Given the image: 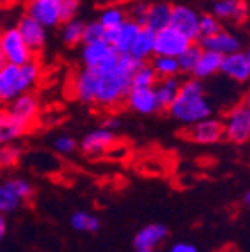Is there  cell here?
Segmentation results:
<instances>
[{"instance_id":"f6af8a7d","label":"cell","mask_w":250,"mask_h":252,"mask_svg":"<svg viewBox=\"0 0 250 252\" xmlns=\"http://www.w3.org/2000/svg\"><path fill=\"white\" fill-rule=\"evenodd\" d=\"M4 58H2V53H0V67H2V65H4Z\"/></svg>"},{"instance_id":"52a82bcc","label":"cell","mask_w":250,"mask_h":252,"mask_svg":"<svg viewBox=\"0 0 250 252\" xmlns=\"http://www.w3.org/2000/svg\"><path fill=\"white\" fill-rule=\"evenodd\" d=\"M25 16L44 28H56L62 25V14L56 0H25Z\"/></svg>"},{"instance_id":"e0dca14e","label":"cell","mask_w":250,"mask_h":252,"mask_svg":"<svg viewBox=\"0 0 250 252\" xmlns=\"http://www.w3.org/2000/svg\"><path fill=\"white\" fill-rule=\"evenodd\" d=\"M114 142H116L114 131L96 128L84 135V138L81 140V149L86 156H98V154L107 153L114 146Z\"/></svg>"},{"instance_id":"484cf974","label":"cell","mask_w":250,"mask_h":252,"mask_svg":"<svg viewBox=\"0 0 250 252\" xmlns=\"http://www.w3.org/2000/svg\"><path fill=\"white\" fill-rule=\"evenodd\" d=\"M70 226L75 231L81 233H96L100 229V219L94 214L86 212V210H77L72 214Z\"/></svg>"},{"instance_id":"8992f818","label":"cell","mask_w":250,"mask_h":252,"mask_svg":"<svg viewBox=\"0 0 250 252\" xmlns=\"http://www.w3.org/2000/svg\"><path fill=\"white\" fill-rule=\"evenodd\" d=\"M5 110L23 126L25 130L30 131L31 126L35 125L37 118H39V114H40V103H39V98L30 91V93L16 96L12 102H9Z\"/></svg>"},{"instance_id":"5b68a950","label":"cell","mask_w":250,"mask_h":252,"mask_svg":"<svg viewBox=\"0 0 250 252\" xmlns=\"http://www.w3.org/2000/svg\"><path fill=\"white\" fill-rule=\"evenodd\" d=\"M224 137L233 144H245L250 138V107L249 102H240L227 112L222 121Z\"/></svg>"},{"instance_id":"30bf717a","label":"cell","mask_w":250,"mask_h":252,"mask_svg":"<svg viewBox=\"0 0 250 252\" xmlns=\"http://www.w3.org/2000/svg\"><path fill=\"white\" fill-rule=\"evenodd\" d=\"M189 40L173 28H164L157 32L154 39V56H166V58H179L189 47Z\"/></svg>"},{"instance_id":"836d02e7","label":"cell","mask_w":250,"mask_h":252,"mask_svg":"<svg viewBox=\"0 0 250 252\" xmlns=\"http://www.w3.org/2000/svg\"><path fill=\"white\" fill-rule=\"evenodd\" d=\"M105 40V28L100 25V21H90V23H84V30H82V39L81 44L86 46V44H94V42H102Z\"/></svg>"},{"instance_id":"44dd1931","label":"cell","mask_w":250,"mask_h":252,"mask_svg":"<svg viewBox=\"0 0 250 252\" xmlns=\"http://www.w3.org/2000/svg\"><path fill=\"white\" fill-rule=\"evenodd\" d=\"M170 18H172V4L170 2H156V4L149 5L144 27L157 33V32L170 27Z\"/></svg>"},{"instance_id":"3957f363","label":"cell","mask_w":250,"mask_h":252,"mask_svg":"<svg viewBox=\"0 0 250 252\" xmlns=\"http://www.w3.org/2000/svg\"><path fill=\"white\" fill-rule=\"evenodd\" d=\"M39 77L40 65L35 60L21 67L4 63L0 67V103H9L20 94L30 93L39 83Z\"/></svg>"},{"instance_id":"9a60e30c","label":"cell","mask_w":250,"mask_h":252,"mask_svg":"<svg viewBox=\"0 0 250 252\" xmlns=\"http://www.w3.org/2000/svg\"><path fill=\"white\" fill-rule=\"evenodd\" d=\"M168 238V228L161 222H151L140 228L133 238L137 251H157L161 244Z\"/></svg>"},{"instance_id":"9c48e42d","label":"cell","mask_w":250,"mask_h":252,"mask_svg":"<svg viewBox=\"0 0 250 252\" xmlns=\"http://www.w3.org/2000/svg\"><path fill=\"white\" fill-rule=\"evenodd\" d=\"M186 137L194 144H201V146H212L217 144L224 138V126L220 119L207 118L203 121H198L194 125L188 126L186 130Z\"/></svg>"},{"instance_id":"b9f144b4","label":"cell","mask_w":250,"mask_h":252,"mask_svg":"<svg viewBox=\"0 0 250 252\" xmlns=\"http://www.w3.org/2000/svg\"><path fill=\"white\" fill-rule=\"evenodd\" d=\"M5 233H7V219L5 216H0V242L4 240Z\"/></svg>"},{"instance_id":"ac0fdd59","label":"cell","mask_w":250,"mask_h":252,"mask_svg":"<svg viewBox=\"0 0 250 252\" xmlns=\"http://www.w3.org/2000/svg\"><path fill=\"white\" fill-rule=\"evenodd\" d=\"M208 14H212L219 21H242L247 16V5L243 0H214Z\"/></svg>"},{"instance_id":"f546056e","label":"cell","mask_w":250,"mask_h":252,"mask_svg":"<svg viewBox=\"0 0 250 252\" xmlns=\"http://www.w3.org/2000/svg\"><path fill=\"white\" fill-rule=\"evenodd\" d=\"M156 72L157 79L177 77L179 75V63L177 58H166V56H153V62L149 63Z\"/></svg>"},{"instance_id":"ffe728a7","label":"cell","mask_w":250,"mask_h":252,"mask_svg":"<svg viewBox=\"0 0 250 252\" xmlns=\"http://www.w3.org/2000/svg\"><path fill=\"white\" fill-rule=\"evenodd\" d=\"M154 39H156V33L153 30H149V28L142 27L138 30L137 37H135V40H133L128 55L131 58L138 60V62L147 63V60H151L154 56Z\"/></svg>"},{"instance_id":"f1b7e54d","label":"cell","mask_w":250,"mask_h":252,"mask_svg":"<svg viewBox=\"0 0 250 252\" xmlns=\"http://www.w3.org/2000/svg\"><path fill=\"white\" fill-rule=\"evenodd\" d=\"M156 83L157 75L149 63H142L131 77V88H138V90H153Z\"/></svg>"},{"instance_id":"4dcf8cb0","label":"cell","mask_w":250,"mask_h":252,"mask_svg":"<svg viewBox=\"0 0 250 252\" xmlns=\"http://www.w3.org/2000/svg\"><path fill=\"white\" fill-rule=\"evenodd\" d=\"M201 53H203V49L198 46V42L189 44L188 49L177 58V63H179V74H191V72L194 70L196 63H198Z\"/></svg>"},{"instance_id":"7a4b0ae2","label":"cell","mask_w":250,"mask_h":252,"mask_svg":"<svg viewBox=\"0 0 250 252\" xmlns=\"http://www.w3.org/2000/svg\"><path fill=\"white\" fill-rule=\"evenodd\" d=\"M214 107L208 100L207 90L203 83L198 79H188L180 83V90L177 98L168 107V114L175 121L182 123L186 126H191L198 121H203L207 118H212Z\"/></svg>"},{"instance_id":"d4e9b609","label":"cell","mask_w":250,"mask_h":252,"mask_svg":"<svg viewBox=\"0 0 250 252\" xmlns=\"http://www.w3.org/2000/svg\"><path fill=\"white\" fill-rule=\"evenodd\" d=\"M220 62H222V56L220 55L212 53V51H203L201 56H199L198 63H196L194 70L191 72L192 79L203 81V79H208V77H212V75L219 74Z\"/></svg>"},{"instance_id":"7402d4cb","label":"cell","mask_w":250,"mask_h":252,"mask_svg":"<svg viewBox=\"0 0 250 252\" xmlns=\"http://www.w3.org/2000/svg\"><path fill=\"white\" fill-rule=\"evenodd\" d=\"M180 81L179 77H166V79H157V83L154 84L153 91L156 96V102L159 110H168V107L177 98L180 90Z\"/></svg>"},{"instance_id":"ab89813d","label":"cell","mask_w":250,"mask_h":252,"mask_svg":"<svg viewBox=\"0 0 250 252\" xmlns=\"http://www.w3.org/2000/svg\"><path fill=\"white\" fill-rule=\"evenodd\" d=\"M168 252H198L196 245L189 244V242H177V244L172 245Z\"/></svg>"},{"instance_id":"8fae6325","label":"cell","mask_w":250,"mask_h":252,"mask_svg":"<svg viewBox=\"0 0 250 252\" xmlns=\"http://www.w3.org/2000/svg\"><path fill=\"white\" fill-rule=\"evenodd\" d=\"M196 42H198V46L203 51L217 53L220 56H227V55H233V53L242 51V46H243V40L238 35H235L233 32H226V30H220L219 33H215L212 37L198 39Z\"/></svg>"},{"instance_id":"cb8c5ba5","label":"cell","mask_w":250,"mask_h":252,"mask_svg":"<svg viewBox=\"0 0 250 252\" xmlns=\"http://www.w3.org/2000/svg\"><path fill=\"white\" fill-rule=\"evenodd\" d=\"M28 133L5 109H0V146H7Z\"/></svg>"},{"instance_id":"7bdbcfd3","label":"cell","mask_w":250,"mask_h":252,"mask_svg":"<svg viewBox=\"0 0 250 252\" xmlns=\"http://www.w3.org/2000/svg\"><path fill=\"white\" fill-rule=\"evenodd\" d=\"M16 0H0V9H5V7H11L14 5Z\"/></svg>"},{"instance_id":"e575fe53","label":"cell","mask_w":250,"mask_h":252,"mask_svg":"<svg viewBox=\"0 0 250 252\" xmlns=\"http://www.w3.org/2000/svg\"><path fill=\"white\" fill-rule=\"evenodd\" d=\"M7 184L11 186V189L16 193V196L20 198L21 201H28L33 198V193H35V188L27 181V179H21V177H12L7 179Z\"/></svg>"},{"instance_id":"74e56055","label":"cell","mask_w":250,"mask_h":252,"mask_svg":"<svg viewBox=\"0 0 250 252\" xmlns=\"http://www.w3.org/2000/svg\"><path fill=\"white\" fill-rule=\"evenodd\" d=\"M56 2H58L60 14H62V23L74 20L79 11V5H81V0H56Z\"/></svg>"},{"instance_id":"83f0119b","label":"cell","mask_w":250,"mask_h":252,"mask_svg":"<svg viewBox=\"0 0 250 252\" xmlns=\"http://www.w3.org/2000/svg\"><path fill=\"white\" fill-rule=\"evenodd\" d=\"M23 201L16 196V193L7 184V181L0 182V216H7L20 209Z\"/></svg>"},{"instance_id":"4fadbf2b","label":"cell","mask_w":250,"mask_h":252,"mask_svg":"<svg viewBox=\"0 0 250 252\" xmlns=\"http://www.w3.org/2000/svg\"><path fill=\"white\" fill-rule=\"evenodd\" d=\"M220 74L227 75L236 83L243 84L250 79V55L249 51H238L233 55L222 56L220 62Z\"/></svg>"},{"instance_id":"7c38bea8","label":"cell","mask_w":250,"mask_h":252,"mask_svg":"<svg viewBox=\"0 0 250 252\" xmlns=\"http://www.w3.org/2000/svg\"><path fill=\"white\" fill-rule=\"evenodd\" d=\"M142 27H138L135 21L126 20L125 23H121L118 28L112 30H105V42L112 47L118 55H128L131 49V44L137 37L138 30Z\"/></svg>"},{"instance_id":"6da1fadb","label":"cell","mask_w":250,"mask_h":252,"mask_svg":"<svg viewBox=\"0 0 250 252\" xmlns=\"http://www.w3.org/2000/svg\"><path fill=\"white\" fill-rule=\"evenodd\" d=\"M142 62L131 58L129 55H119L116 67L109 70H96V86H94L93 105L114 109L121 105L131 90V77Z\"/></svg>"},{"instance_id":"f35d334b","label":"cell","mask_w":250,"mask_h":252,"mask_svg":"<svg viewBox=\"0 0 250 252\" xmlns=\"http://www.w3.org/2000/svg\"><path fill=\"white\" fill-rule=\"evenodd\" d=\"M147 9H149V4H145V2L138 0V2H135V4L129 7V12L126 14V18H128V20H131V21H135L138 27H144Z\"/></svg>"},{"instance_id":"ba28073f","label":"cell","mask_w":250,"mask_h":252,"mask_svg":"<svg viewBox=\"0 0 250 252\" xmlns=\"http://www.w3.org/2000/svg\"><path fill=\"white\" fill-rule=\"evenodd\" d=\"M198 21L199 14L192 7L186 4L172 5V18H170V28L184 35L189 42L198 40Z\"/></svg>"},{"instance_id":"1f68e13d","label":"cell","mask_w":250,"mask_h":252,"mask_svg":"<svg viewBox=\"0 0 250 252\" xmlns=\"http://www.w3.org/2000/svg\"><path fill=\"white\" fill-rule=\"evenodd\" d=\"M128 20L126 18V11L123 7H118V5H110V7H105L102 12H100V25H102L105 30H112V28H118L121 23Z\"/></svg>"},{"instance_id":"8d00e7d4","label":"cell","mask_w":250,"mask_h":252,"mask_svg":"<svg viewBox=\"0 0 250 252\" xmlns=\"http://www.w3.org/2000/svg\"><path fill=\"white\" fill-rule=\"evenodd\" d=\"M53 146H55L56 153L63 154V156H68V154H72L77 149V140L74 137H70V135H60V137L55 138Z\"/></svg>"},{"instance_id":"d6a6232c","label":"cell","mask_w":250,"mask_h":252,"mask_svg":"<svg viewBox=\"0 0 250 252\" xmlns=\"http://www.w3.org/2000/svg\"><path fill=\"white\" fill-rule=\"evenodd\" d=\"M222 30V25L219 20H215L214 16L205 12V14H199L198 21V39H205V37H212L215 33H219Z\"/></svg>"},{"instance_id":"603a6c76","label":"cell","mask_w":250,"mask_h":252,"mask_svg":"<svg viewBox=\"0 0 250 252\" xmlns=\"http://www.w3.org/2000/svg\"><path fill=\"white\" fill-rule=\"evenodd\" d=\"M112 51L114 49L105 42V40L82 46V49H81L82 68H98L103 62H105L107 56H109Z\"/></svg>"},{"instance_id":"4316f807","label":"cell","mask_w":250,"mask_h":252,"mask_svg":"<svg viewBox=\"0 0 250 252\" xmlns=\"http://www.w3.org/2000/svg\"><path fill=\"white\" fill-rule=\"evenodd\" d=\"M82 30H84V21L79 20V18H74V20H68L65 23H62L63 44L68 47H75L77 44H81Z\"/></svg>"},{"instance_id":"bcb514c9","label":"cell","mask_w":250,"mask_h":252,"mask_svg":"<svg viewBox=\"0 0 250 252\" xmlns=\"http://www.w3.org/2000/svg\"><path fill=\"white\" fill-rule=\"evenodd\" d=\"M135 252H159V251H135Z\"/></svg>"},{"instance_id":"2e32d148","label":"cell","mask_w":250,"mask_h":252,"mask_svg":"<svg viewBox=\"0 0 250 252\" xmlns=\"http://www.w3.org/2000/svg\"><path fill=\"white\" fill-rule=\"evenodd\" d=\"M94 86H96V70L81 68L72 81V96L84 105H93Z\"/></svg>"},{"instance_id":"ee69618b","label":"cell","mask_w":250,"mask_h":252,"mask_svg":"<svg viewBox=\"0 0 250 252\" xmlns=\"http://www.w3.org/2000/svg\"><path fill=\"white\" fill-rule=\"evenodd\" d=\"M243 205H245V207H249V205H250V193H249V191L243 194Z\"/></svg>"},{"instance_id":"5bb4252c","label":"cell","mask_w":250,"mask_h":252,"mask_svg":"<svg viewBox=\"0 0 250 252\" xmlns=\"http://www.w3.org/2000/svg\"><path fill=\"white\" fill-rule=\"evenodd\" d=\"M16 30H18L23 42L27 44V47L33 55H37V53H40L44 49L47 40V33H46V28L40 27L37 21L30 20L28 16L23 14L20 18V21H18V25H16Z\"/></svg>"},{"instance_id":"d6986e66","label":"cell","mask_w":250,"mask_h":252,"mask_svg":"<svg viewBox=\"0 0 250 252\" xmlns=\"http://www.w3.org/2000/svg\"><path fill=\"white\" fill-rule=\"evenodd\" d=\"M128 103V107L138 114H154L159 110L156 102V96H154V91L153 90H138V88H131L125 100Z\"/></svg>"},{"instance_id":"277c9868","label":"cell","mask_w":250,"mask_h":252,"mask_svg":"<svg viewBox=\"0 0 250 252\" xmlns=\"http://www.w3.org/2000/svg\"><path fill=\"white\" fill-rule=\"evenodd\" d=\"M0 53H2V58L5 63H11L16 67L27 65V63L35 60V55L27 47L16 27L5 28L0 32Z\"/></svg>"},{"instance_id":"d590c367","label":"cell","mask_w":250,"mask_h":252,"mask_svg":"<svg viewBox=\"0 0 250 252\" xmlns=\"http://www.w3.org/2000/svg\"><path fill=\"white\" fill-rule=\"evenodd\" d=\"M21 149L14 144L0 146V168H12L20 163Z\"/></svg>"},{"instance_id":"60d3db41","label":"cell","mask_w":250,"mask_h":252,"mask_svg":"<svg viewBox=\"0 0 250 252\" xmlns=\"http://www.w3.org/2000/svg\"><path fill=\"white\" fill-rule=\"evenodd\" d=\"M119 126H121V119L116 118V116H109V118L103 119V123H102V128H105V130H110V131L118 130Z\"/></svg>"}]
</instances>
